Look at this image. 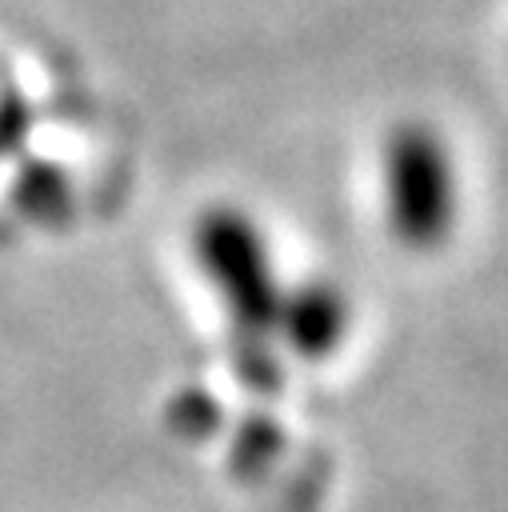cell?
<instances>
[{
	"instance_id": "obj_3",
	"label": "cell",
	"mask_w": 508,
	"mask_h": 512,
	"mask_svg": "<svg viewBox=\"0 0 508 512\" xmlns=\"http://www.w3.org/2000/svg\"><path fill=\"white\" fill-rule=\"evenodd\" d=\"M352 320L356 312L344 284L328 276H300L284 284L272 340L280 344V356L300 364H320L348 344Z\"/></svg>"
},
{
	"instance_id": "obj_1",
	"label": "cell",
	"mask_w": 508,
	"mask_h": 512,
	"mask_svg": "<svg viewBox=\"0 0 508 512\" xmlns=\"http://www.w3.org/2000/svg\"><path fill=\"white\" fill-rule=\"evenodd\" d=\"M376 200L384 232L404 252L444 248L464 216V168L452 136L432 120H400L380 140Z\"/></svg>"
},
{
	"instance_id": "obj_2",
	"label": "cell",
	"mask_w": 508,
	"mask_h": 512,
	"mask_svg": "<svg viewBox=\"0 0 508 512\" xmlns=\"http://www.w3.org/2000/svg\"><path fill=\"white\" fill-rule=\"evenodd\" d=\"M200 252L216 288L228 300V312L248 332V340L252 344L272 340V324L288 276L276 268L264 228L244 212H212V220L204 224Z\"/></svg>"
}]
</instances>
